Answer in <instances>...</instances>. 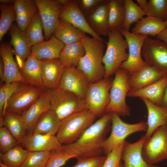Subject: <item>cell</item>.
Returning a JSON list of instances; mask_svg holds the SVG:
<instances>
[{"instance_id":"6da1fadb","label":"cell","mask_w":167,"mask_h":167,"mask_svg":"<svg viewBox=\"0 0 167 167\" xmlns=\"http://www.w3.org/2000/svg\"><path fill=\"white\" fill-rule=\"evenodd\" d=\"M112 113H106L90 126L75 142L63 145L62 150L76 159L101 155L103 143L111 128Z\"/></svg>"},{"instance_id":"7a4b0ae2","label":"cell","mask_w":167,"mask_h":167,"mask_svg":"<svg viewBox=\"0 0 167 167\" xmlns=\"http://www.w3.org/2000/svg\"><path fill=\"white\" fill-rule=\"evenodd\" d=\"M85 54L77 67L85 75L90 84L104 78L105 68L103 64L105 45L103 41L86 36L81 41Z\"/></svg>"},{"instance_id":"3957f363","label":"cell","mask_w":167,"mask_h":167,"mask_svg":"<svg viewBox=\"0 0 167 167\" xmlns=\"http://www.w3.org/2000/svg\"><path fill=\"white\" fill-rule=\"evenodd\" d=\"M96 117L88 109L71 115L61 120L56 136L62 145L73 143L94 122Z\"/></svg>"},{"instance_id":"277c9868","label":"cell","mask_w":167,"mask_h":167,"mask_svg":"<svg viewBox=\"0 0 167 167\" xmlns=\"http://www.w3.org/2000/svg\"><path fill=\"white\" fill-rule=\"evenodd\" d=\"M109 92L110 100L106 107V113H115L122 116H128L131 109L126 102V97L131 89L129 83L131 75L126 69L120 67L116 71Z\"/></svg>"},{"instance_id":"5b68a950","label":"cell","mask_w":167,"mask_h":167,"mask_svg":"<svg viewBox=\"0 0 167 167\" xmlns=\"http://www.w3.org/2000/svg\"><path fill=\"white\" fill-rule=\"evenodd\" d=\"M50 109L61 120L69 115L88 109L85 99L76 94L59 88L48 89Z\"/></svg>"},{"instance_id":"8992f818","label":"cell","mask_w":167,"mask_h":167,"mask_svg":"<svg viewBox=\"0 0 167 167\" xmlns=\"http://www.w3.org/2000/svg\"><path fill=\"white\" fill-rule=\"evenodd\" d=\"M108 36L107 48L102 60L105 70L104 78L110 77L114 74L128 57V54L126 52L128 44L120 32L110 31Z\"/></svg>"},{"instance_id":"52a82bcc","label":"cell","mask_w":167,"mask_h":167,"mask_svg":"<svg viewBox=\"0 0 167 167\" xmlns=\"http://www.w3.org/2000/svg\"><path fill=\"white\" fill-rule=\"evenodd\" d=\"M111 131L109 137L104 141L103 154L106 155L131 134L140 131H146L147 122L141 121L135 124L125 122L115 113H112Z\"/></svg>"},{"instance_id":"ba28073f","label":"cell","mask_w":167,"mask_h":167,"mask_svg":"<svg viewBox=\"0 0 167 167\" xmlns=\"http://www.w3.org/2000/svg\"><path fill=\"white\" fill-rule=\"evenodd\" d=\"M48 89L21 83L8 100L5 112L21 115Z\"/></svg>"},{"instance_id":"9c48e42d","label":"cell","mask_w":167,"mask_h":167,"mask_svg":"<svg viewBox=\"0 0 167 167\" xmlns=\"http://www.w3.org/2000/svg\"><path fill=\"white\" fill-rule=\"evenodd\" d=\"M142 155L145 161L152 165L167 159V124L157 128L146 139Z\"/></svg>"},{"instance_id":"30bf717a","label":"cell","mask_w":167,"mask_h":167,"mask_svg":"<svg viewBox=\"0 0 167 167\" xmlns=\"http://www.w3.org/2000/svg\"><path fill=\"white\" fill-rule=\"evenodd\" d=\"M113 79L104 78L95 83L90 84L87 91L85 100L88 109L97 116L102 114L110 100V90Z\"/></svg>"},{"instance_id":"8fae6325","label":"cell","mask_w":167,"mask_h":167,"mask_svg":"<svg viewBox=\"0 0 167 167\" xmlns=\"http://www.w3.org/2000/svg\"><path fill=\"white\" fill-rule=\"evenodd\" d=\"M141 56L145 63L159 71L167 78V44L148 36L143 42Z\"/></svg>"},{"instance_id":"7c38bea8","label":"cell","mask_w":167,"mask_h":167,"mask_svg":"<svg viewBox=\"0 0 167 167\" xmlns=\"http://www.w3.org/2000/svg\"><path fill=\"white\" fill-rule=\"evenodd\" d=\"M119 31L125 37L129 50L128 58L120 67L126 70L131 75L146 64L142 58L141 51L144 41L148 36L133 33L123 28Z\"/></svg>"},{"instance_id":"4fadbf2b","label":"cell","mask_w":167,"mask_h":167,"mask_svg":"<svg viewBox=\"0 0 167 167\" xmlns=\"http://www.w3.org/2000/svg\"><path fill=\"white\" fill-rule=\"evenodd\" d=\"M43 27L44 37L49 40L54 33L59 20L60 13L64 6L56 0H35Z\"/></svg>"},{"instance_id":"5bb4252c","label":"cell","mask_w":167,"mask_h":167,"mask_svg":"<svg viewBox=\"0 0 167 167\" xmlns=\"http://www.w3.org/2000/svg\"><path fill=\"white\" fill-rule=\"evenodd\" d=\"M90 84L82 71L77 67H71L66 68L58 88L85 99Z\"/></svg>"},{"instance_id":"9a60e30c","label":"cell","mask_w":167,"mask_h":167,"mask_svg":"<svg viewBox=\"0 0 167 167\" xmlns=\"http://www.w3.org/2000/svg\"><path fill=\"white\" fill-rule=\"evenodd\" d=\"M18 142L29 152L57 151L63 146L56 135H49L27 134Z\"/></svg>"},{"instance_id":"2e32d148","label":"cell","mask_w":167,"mask_h":167,"mask_svg":"<svg viewBox=\"0 0 167 167\" xmlns=\"http://www.w3.org/2000/svg\"><path fill=\"white\" fill-rule=\"evenodd\" d=\"M59 19L70 24L85 33L90 34L92 37L104 41V40L90 27L85 16L79 8L76 0H68L61 11Z\"/></svg>"},{"instance_id":"e0dca14e","label":"cell","mask_w":167,"mask_h":167,"mask_svg":"<svg viewBox=\"0 0 167 167\" xmlns=\"http://www.w3.org/2000/svg\"><path fill=\"white\" fill-rule=\"evenodd\" d=\"M146 139L145 135H143L134 143L125 141L121 156L123 167H160L150 164L144 159L142 149Z\"/></svg>"},{"instance_id":"ac0fdd59","label":"cell","mask_w":167,"mask_h":167,"mask_svg":"<svg viewBox=\"0 0 167 167\" xmlns=\"http://www.w3.org/2000/svg\"><path fill=\"white\" fill-rule=\"evenodd\" d=\"M13 53V50L10 44L6 42L1 44L0 54L4 66L3 82L6 84L15 82L26 83L19 70L17 63L14 59Z\"/></svg>"},{"instance_id":"d6986e66","label":"cell","mask_w":167,"mask_h":167,"mask_svg":"<svg viewBox=\"0 0 167 167\" xmlns=\"http://www.w3.org/2000/svg\"><path fill=\"white\" fill-rule=\"evenodd\" d=\"M41 61V75L45 87L48 89L58 88L66 68L58 58Z\"/></svg>"},{"instance_id":"ffe728a7","label":"cell","mask_w":167,"mask_h":167,"mask_svg":"<svg viewBox=\"0 0 167 167\" xmlns=\"http://www.w3.org/2000/svg\"><path fill=\"white\" fill-rule=\"evenodd\" d=\"M9 31L11 36L9 44L13 47L17 64L20 69L30 55L31 47L29 45L25 33L19 28L17 24H13Z\"/></svg>"},{"instance_id":"44dd1931","label":"cell","mask_w":167,"mask_h":167,"mask_svg":"<svg viewBox=\"0 0 167 167\" xmlns=\"http://www.w3.org/2000/svg\"><path fill=\"white\" fill-rule=\"evenodd\" d=\"M47 90L21 115L26 127L27 134L33 133L38 119L43 113L50 109Z\"/></svg>"},{"instance_id":"7402d4cb","label":"cell","mask_w":167,"mask_h":167,"mask_svg":"<svg viewBox=\"0 0 167 167\" xmlns=\"http://www.w3.org/2000/svg\"><path fill=\"white\" fill-rule=\"evenodd\" d=\"M109 0H105L92 13L85 17L92 30L98 35L108 36Z\"/></svg>"},{"instance_id":"603a6c76","label":"cell","mask_w":167,"mask_h":167,"mask_svg":"<svg viewBox=\"0 0 167 167\" xmlns=\"http://www.w3.org/2000/svg\"><path fill=\"white\" fill-rule=\"evenodd\" d=\"M64 45L53 36L48 40L31 47L30 55L40 61L58 58Z\"/></svg>"},{"instance_id":"cb8c5ba5","label":"cell","mask_w":167,"mask_h":167,"mask_svg":"<svg viewBox=\"0 0 167 167\" xmlns=\"http://www.w3.org/2000/svg\"><path fill=\"white\" fill-rule=\"evenodd\" d=\"M167 84V78L163 77L155 82L143 88L131 89L127 96L144 98L160 106L163 93Z\"/></svg>"},{"instance_id":"d4e9b609","label":"cell","mask_w":167,"mask_h":167,"mask_svg":"<svg viewBox=\"0 0 167 167\" xmlns=\"http://www.w3.org/2000/svg\"><path fill=\"white\" fill-rule=\"evenodd\" d=\"M163 74L157 69L146 63L130 75L129 83L131 89L144 88L158 80Z\"/></svg>"},{"instance_id":"484cf974","label":"cell","mask_w":167,"mask_h":167,"mask_svg":"<svg viewBox=\"0 0 167 167\" xmlns=\"http://www.w3.org/2000/svg\"><path fill=\"white\" fill-rule=\"evenodd\" d=\"M16 15V22L19 28L25 32L34 15L38 11L35 0H15L13 4Z\"/></svg>"},{"instance_id":"4316f807","label":"cell","mask_w":167,"mask_h":167,"mask_svg":"<svg viewBox=\"0 0 167 167\" xmlns=\"http://www.w3.org/2000/svg\"><path fill=\"white\" fill-rule=\"evenodd\" d=\"M19 69L26 84L37 87L46 88L42 80L41 61L30 55Z\"/></svg>"},{"instance_id":"83f0119b","label":"cell","mask_w":167,"mask_h":167,"mask_svg":"<svg viewBox=\"0 0 167 167\" xmlns=\"http://www.w3.org/2000/svg\"><path fill=\"white\" fill-rule=\"evenodd\" d=\"M141 99L146 106L148 111L147 129L144 135L146 139H148L157 128L167 124V111L147 99Z\"/></svg>"},{"instance_id":"f1b7e54d","label":"cell","mask_w":167,"mask_h":167,"mask_svg":"<svg viewBox=\"0 0 167 167\" xmlns=\"http://www.w3.org/2000/svg\"><path fill=\"white\" fill-rule=\"evenodd\" d=\"M81 41L65 45L58 59L66 68L77 67L84 55L85 50Z\"/></svg>"},{"instance_id":"f546056e","label":"cell","mask_w":167,"mask_h":167,"mask_svg":"<svg viewBox=\"0 0 167 167\" xmlns=\"http://www.w3.org/2000/svg\"><path fill=\"white\" fill-rule=\"evenodd\" d=\"M61 120L53 110L49 109L43 113L38 120L33 134L55 135Z\"/></svg>"},{"instance_id":"4dcf8cb0","label":"cell","mask_w":167,"mask_h":167,"mask_svg":"<svg viewBox=\"0 0 167 167\" xmlns=\"http://www.w3.org/2000/svg\"><path fill=\"white\" fill-rule=\"evenodd\" d=\"M54 33V36L65 45L81 41L86 36L84 32L60 19Z\"/></svg>"},{"instance_id":"1f68e13d","label":"cell","mask_w":167,"mask_h":167,"mask_svg":"<svg viewBox=\"0 0 167 167\" xmlns=\"http://www.w3.org/2000/svg\"><path fill=\"white\" fill-rule=\"evenodd\" d=\"M166 28L165 22L154 17L147 16L137 23L132 29L131 32L155 37Z\"/></svg>"},{"instance_id":"d6a6232c","label":"cell","mask_w":167,"mask_h":167,"mask_svg":"<svg viewBox=\"0 0 167 167\" xmlns=\"http://www.w3.org/2000/svg\"><path fill=\"white\" fill-rule=\"evenodd\" d=\"M108 23L109 31L123 28L125 17L124 0H109Z\"/></svg>"},{"instance_id":"836d02e7","label":"cell","mask_w":167,"mask_h":167,"mask_svg":"<svg viewBox=\"0 0 167 167\" xmlns=\"http://www.w3.org/2000/svg\"><path fill=\"white\" fill-rule=\"evenodd\" d=\"M4 126L19 142L27 135V129L21 115L6 112L3 116Z\"/></svg>"},{"instance_id":"e575fe53","label":"cell","mask_w":167,"mask_h":167,"mask_svg":"<svg viewBox=\"0 0 167 167\" xmlns=\"http://www.w3.org/2000/svg\"><path fill=\"white\" fill-rule=\"evenodd\" d=\"M29 152L21 145L18 144L4 153H0V162L8 167H20Z\"/></svg>"},{"instance_id":"d590c367","label":"cell","mask_w":167,"mask_h":167,"mask_svg":"<svg viewBox=\"0 0 167 167\" xmlns=\"http://www.w3.org/2000/svg\"><path fill=\"white\" fill-rule=\"evenodd\" d=\"M43 27L38 12L33 16L25 34L31 47L44 41L42 31Z\"/></svg>"},{"instance_id":"8d00e7d4","label":"cell","mask_w":167,"mask_h":167,"mask_svg":"<svg viewBox=\"0 0 167 167\" xmlns=\"http://www.w3.org/2000/svg\"><path fill=\"white\" fill-rule=\"evenodd\" d=\"M125 17L123 28L129 31L131 25L137 23L146 13L132 0H124Z\"/></svg>"},{"instance_id":"74e56055","label":"cell","mask_w":167,"mask_h":167,"mask_svg":"<svg viewBox=\"0 0 167 167\" xmlns=\"http://www.w3.org/2000/svg\"><path fill=\"white\" fill-rule=\"evenodd\" d=\"M0 41L10 29L13 22L16 20V15L13 5L0 3Z\"/></svg>"},{"instance_id":"f35d334b","label":"cell","mask_w":167,"mask_h":167,"mask_svg":"<svg viewBox=\"0 0 167 167\" xmlns=\"http://www.w3.org/2000/svg\"><path fill=\"white\" fill-rule=\"evenodd\" d=\"M146 14L147 16L165 21L167 20V0H149Z\"/></svg>"},{"instance_id":"ab89813d","label":"cell","mask_w":167,"mask_h":167,"mask_svg":"<svg viewBox=\"0 0 167 167\" xmlns=\"http://www.w3.org/2000/svg\"><path fill=\"white\" fill-rule=\"evenodd\" d=\"M51 152H29L20 167H45Z\"/></svg>"},{"instance_id":"60d3db41","label":"cell","mask_w":167,"mask_h":167,"mask_svg":"<svg viewBox=\"0 0 167 167\" xmlns=\"http://www.w3.org/2000/svg\"><path fill=\"white\" fill-rule=\"evenodd\" d=\"M21 83L15 82L2 84L0 88V118H3L7 102Z\"/></svg>"},{"instance_id":"b9f144b4","label":"cell","mask_w":167,"mask_h":167,"mask_svg":"<svg viewBox=\"0 0 167 167\" xmlns=\"http://www.w3.org/2000/svg\"><path fill=\"white\" fill-rule=\"evenodd\" d=\"M18 141L5 126L0 128V151L4 153L19 144Z\"/></svg>"},{"instance_id":"7bdbcfd3","label":"cell","mask_w":167,"mask_h":167,"mask_svg":"<svg viewBox=\"0 0 167 167\" xmlns=\"http://www.w3.org/2000/svg\"><path fill=\"white\" fill-rule=\"evenodd\" d=\"M75 158L72 155L62 149L51 152L45 167H61L65 164L69 159Z\"/></svg>"},{"instance_id":"ee69618b","label":"cell","mask_w":167,"mask_h":167,"mask_svg":"<svg viewBox=\"0 0 167 167\" xmlns=\"http://www.w3.org/2000/svg\"><path fill=\"white\" fill-rule=\"evenodd\" d=\"M125 141L118 144L105 156L103 167H119L122 161V153Z\"/></svg>"},{"instance_id":"f6af8a7d","label":"cell","mask_w":167,"mask_h":167,"mask_svg":"<svg viewBox=\"0 0 167 167\" xmlns=\"http://www.w3.org/2000/svg\"><path fill=\"white\" fill-rule=\"evenodd\" d=\"M105 156H97L76 159L77 161L72 167H103Z\"/></svg>"},{"instance_id":"bcb514c9","label":"cell","mask_w":167,"mask_h":167,"mask_svg":"<svg viewBox=\"0 0 167 167\" xmlns=\"http://www.w3.org/2000/svg\"><path fill=\"white\" fill-rule=\"evenodd\" d=\"M105 0H77V4L85 17L92 13Z\"/></svg>"},{"instance_id":"7dc6e473","label":"cell","mask_w":167,"mask_h":167,"mask_svg":"<svg viewBox=\"0 0 167 167\" xmlns=\"http://www.w3.org/2000/svg\"><path fill=\"white\" fill-rule=\"evenodd\" d=\"M160 106L167 111V84L165 87Z\"/></svg>"},{"instance_id":"c3c4849f","label":"cell","mask_w":167,"mask_h":167,"mask_svg":"<svg viewBox=\"0 0 167 167\" xmlns=\"http://www.w3.org/2000/svg\"><path fill=\"white\" fill-rule=\"evenodd\" d=\"M157 38L167 44V28H165L158 34Z\"/></svg>"},{"instance_id":"681fc988","label":"cell","mask_w":167,"mask_h":167,"mask_svg":"<svg viewBox=\"0 0 167 167\" xmlns=\"http://www.w3.org/2000/svg\"><path fill=\"white\" fill-rule=\"evenodd\" d=\"M136 2L141 8L146 13L148 8V2L146 0H137Z\"/></svg>"},{"instance_id":"f907efd6","label":"cell","mask_w":167,"mask_h":167,"mask_svg":"<svg viewBox=\"0 0 167 167\" xmlns=\"http://www.w3.org/2000/svg\"><path fill=\"white\" fill-rule=\"evenodd\" d=\"M4 66L2 58H0V78L1 82H3L4 75Z\"/></svg>"},{"instance_id":"816d5d0a","label":"cell","mask_w":167,"mask_h":167,"mask_svg":"<svg viewBox=\"0 0 167 167\" xmlns=\"http://www.w3.org/2000/svg\"><path fill=\"white\" fill-rule=\"evenodd\" d=\"M14 0H0V3H2L7 5H13Z\"/></svg>"},{"instance_id":"f5cc1de1","label":"cell","mask_w":167,"mask_h":167,"mask_svg":"<svg viewBox=\"0 0 167 167\" xmlns=\"http://www.w3.org/2000/svg\"><path fill=\"white\" fill-rule=\"evenodd\" d=\"M0 167H8L3 164L1 162H0Z\"/></svg>"},{"instance_id":"db71d44e","label":"cell","mask_w":167,"mask_h":167,"mask_svg":"<svg viewBox=\"0 0 167 167\" xmlns=\"http://www.w3.org/2000/svg\"><path fill=\"white\" fill-rule=\"evenodd\" d=\"M119 167H123V163L122 161H121V162L120 163L119 166Z\"/></svg>"},{"instance_id":"11a10c76","label":"cell","mask_w":167,"mask_h":167,"mask_svg":"<svg viewBox=\"0 0 167 167\" xmlns=\"http://www.w3.org/2000/svg\"><path fill=\"white\" fill-rule=\"evenodd\" d=\"M165 23L166 25V28H167V20L165 21Z\"/></svg>"}]
</instances>
